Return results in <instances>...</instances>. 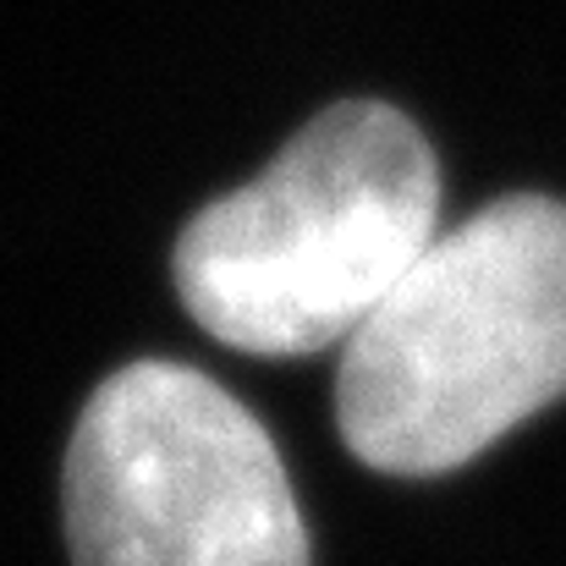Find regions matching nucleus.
I'll use <instances>...</instances> for the list:
<instances>
[{
  "mask_svg": "<svg viewBox=\"0 0 566 566\" xmlns=\"http://www.w3.org/2000/svg\"><path fill=\"white\" fill-rule=\"evenodd\" d=\"M440 166L379 99L319 111L264 177L198 209L177 237V297L231 353L342 347L434 242Z\"/></svg>",
  "mask_w": 566,
  "mask_h": 566,
  "instance_id": "obj_2",
  "label": "nucleus"
},
{
  "mask_svg": "<svg viewBox=\"0 0 566 566\" xmlns=\"http://www.w3.org/2000/svg\"><path fill=\"white\" fill-rule=\"evenodd\" d=\"M566 396V203L512 192L434 231L342 342L336 429L390 479H434Z\"/></svg>",
  "mask_w": 566,
  "mask_h": 566,
  "instance_id": "obj_1",
  "label": "nucleus"
},
{
  "mask_svg": "<svg viewBox=\"0 0 566 566\" xmlns=\"http://www.w3.org/2000/svg\"><path fill=\"white\" fill-rule=\"evenodd\" d=\"M77 566H308L264 423L188 364H133L83 407L66 451Z\"/></svg>",
  "mask_w": 566,
  "mask_h": 566,
  "instance_id": "obj_3",
  "label": "nucleus"
}]
</instances>
